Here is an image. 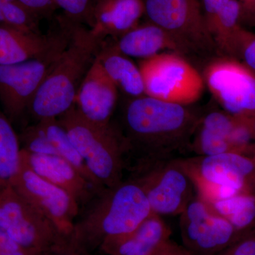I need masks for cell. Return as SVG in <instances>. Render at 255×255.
<instances>
[{
	"mask_svg": "<svg viewBox=\"0 0 255 255\" xmlns=\"http://www.w3.org/2000/svg\"><path fill=\"white\" fill-rule=\"evenodd\" d=\"M233 58L241 60L255 72V34L243 26L238 32Z\"/></svg>",
	"mask_w": 255,
	"mask_h": 255,
	"instance_id": "obj_26",
	"label": "cell"
},
{
	"mask_svg": "<svg viewBox=\"0 0 255 255\" xmlns=\"http://www.w3.org/2000/svg\"><path fill=\"white\" fill-rule=\"evenodd\" d=\"M38 17L51 14L58 6L54 0H18Z\"/></svg>",
	"mask_w": 255,
	"mask_h": 255,
	"instance_id": "obj_30",
	"label": "cell"
},
{
	"mask_svg": "<svg viewBox=\"0 0 255 255\" xmlns=\"http://www.w3.org/2000/svg\"><path fill=\"white\" fill-rule=\"evenodd\" d=\"M139 69L145 95L157 100L189 106L203 95L204 78L182 55L159 53L142 60Z\"/></svg>",
	"mask_w": 255,
	"mask_h": 255,
	"instance_id": "obj_6",
	"label": "cell"
},
{
	"mask_svg": "<svg viewBox=\"0 0 255 255\" xmlns=\"http://www.w3.org/2000/svg\"><path fill=\"white\" fill-rule=\"evenodd\" d=\"M56 59L0 65V101L10 121L16 120L29 108Z\"/></svg>",
	"mask_w": 255,
	"mask_h": 255,
	"instance_id": "obj_14",
	"label": "cell"
},
{
	"mask_svg": "<svg viewBox=\"0 0 255 255\" xmlns=\"http://www.w3.org/2000/svg\"><path fill=\"white\" fill-rule=\"evenodd\" d=\"M255 24V0H251L248 4L242 6L241 23Z\"/></svg>",
	"mask_w": 255,
	"mask_h": 255,
	"instance_id": "obj_34",
	"label": "cell"
},
{
	"mask_svg": "<svg viewBox=\"0 0 255 255\" xmlns=\"http://www.w3.org/2000/svg\"><path fill=\"white\" fill-rule=\"evenodd\" d=\"M9 184L54 223L60 233L69 240L80 206L68 193L38 175L30 167L22 149L17 173Z\"/></svg>",
	"mask_w": 255,
	"mask_h": 255,
	"instance_id": "obj_9",
	"label": "cell"
},
{
	"mask_svg": "<svg viewBox=\"0 0 255 255\" xmlns=\"http://www.w3.org/2000/svg\"><path fill=\"white\" fill-rule=\"evenodd\" d=\"M118 96V87L96 58L80 84L75 102L87 119L101 125L110 124Z\"/></svg>",
	"mask_w": 255,
	"mask_h": 255,
	"instance_id": "obj_15",
	"label": "cell"
},
{
	"mask_svg": "<svg viewBox=\"0 0 255 255\" xmlns=\"http://www.w3.org/2000/svg\"><path fill=\"white\" fill-rule=\"evenodd\" d=\"M0 228L21 246L39 255L68 240L9 183L2 182H0Z\"/></svg>",
	"mask_w": 255,
	"mask_h": 255,
	"instance_id": "obj_7",
	"label": "cell"
},
{
	"mask_svg": "<svg viewBox=\"0 0 255 255\" xmlns=\"http://www.w3.org/2000/svg\"><path fill=\"white\" fill-rule=\"evenodd\" d=\"M215 255H255V228Z\"/></svg>",
	"mask_w": 255,
	"mask_h": 255,
	"instance_id": "obj_28",
	"label": "cell"
},
{
	"mask_svg": "<svg viewBox=\"0 0 255 255\" xmlns=\"http://www.w3.org/2000/svg\"><path fill=\"white\" fill-rule=\"evenodd\" d=\"M18 1V0H0L1 3H9L14 2V1Z\"/></svg>",
	"mask_w": 255,
	"mask_h": 255,
	"instance_id": "obj_37",
	"label": "cell"
},
{
	"mask_svg": "<svg viewBox=\"0 0 255 255\" xmlns=\"http://www.w3.org/2000/svg\"><path fill=\"white\" fill-rule=\"evenodd\" d=\"M4 23V17H3L2 11H1V4L0 2V24Z\"/></svg>",
	"mask_w": 255,
	"mask_h": 255,
	"instance_id": "obj_35",
	"label": "cell"
},
{
	"mask_svg": "<svg viewBox=\"0 0 255 255\" xmlns=\"http://www.w3.org/2000/svg\"><path fill=\"white\" fill-rule=\"evenodd\" d=\"M134 179L145 193L152 214L177 216L196 195L180 158L156 161L134 169Z\"/></svg>",
	"mask_w": 255,
	"mask_h": 255,
	"instance_id": "obj_8",
	"label": "cell"
},
{
	"mask_svg": "<svg viewBox=\"0 0 255 255\" xmlns=\"http://www.w3.org/2000/svg\"><path fill=\"white\" fill-rule=\"evenodd\" d=\"M59 21L63 32L49 35L0 24V65L58 58L68 46L70 34V18L65 15Z\"/></svg>",
	"mask_w": 255,
	"mask_h": 255,
	"instance_id": "obj_13",
	"label": "cell"
},
{
	"mask_svg": "<svg viewBox=\"0 0 255 255\" xmlns=\"http://www.w3.org/2000/svg\"><path fill=\"white\" fill-rule=\"evenodd\" d=\"M201 115L188 106L136 97L125 112L128 136L124 137L126 155L136 154L134 169L145 164L176 158L174 155L190 148Z\"/></svg>",
	"mask_w": 255,
	"mask_h": 255,
	"instance_id": "obj_1",
	"label": "cell"
},
{
	"mask_svg": "<svg viewBox=\"0 0 255 255\" xmlns=\"http://www.w3.org/2000/svg\"><path fill=\"white\" fill-rule=\"evenodd\" d=\"M95 0H54L58 7L73 21L89 25Z\"/></svg>",
	"mask_w": 255,
	"mask_h": 255,
	"instance_id": "obj_27",
	"label": "cell"
},
{
	"mask_svg": "<svg viewBox=\"0 0 255 255\" xmlns=\"http://www.w3.org/2000/svg\"><path fill=\"white\" fill-rule=\"evenodd\" d=\"M114 46L126 56L143 60L155 56L164 50L183 55L180 47L173 38L162 28L151 22L138 25L128 32L119 38Z\"/></svg>",
	"mask_w": 255,
	"mask_h": 255,
	"instance_id": "obj_19",
	"label": "cell"
},
{
	"mask_svg": "<svg viewBox=\"0 0 255 255\" xmlns=\"http://www.w3.org/2000/svg\"><path fill=\"white\" fill-rule=\"evenodd\" d=\"M180 159L192 183L218 184L255 194V154L228 152Z\"/></svg>",
	"mask_w": 255,
	"mask_h": 255,
	"instance_id": "obj_12",
	"label": "cell"
},
{
	"mask_svg": "<svg viewBox=\"0 0 255 255\" xmlns=\"http://www.w3.org/2000/svg\"><path fill=\"white\" fill-rule=\"evenodd\" d=\"M0 255H39L24 248L0 228Z\"/></svg>",
	"mask_w": 255,
	"mask_h": 255,
	"instance_id": "obj_29",
	"label": "cell"
},
{
	"mask_svg": "<svg viewBox=\"0 0 255 255\" xmlns=\"http://www.w3.org/2000/svg\"><path fill=\"white\" fill-rule=\"evenodd\" d=\"M37 124L60 157L66 159L88 182L99 189H104L89 170L80 152L57 118L43 119Z\"/></svg>",
	"mask_w": 255,
	"mask_h": 255,
	"instance_id": "obj_22",
	"label": "cell"
},
{
	"mask_svg": "<svg viewBox=\"0 0 255 255\" xmlns=\"http://www.w3.org/2000/svg\"><path fill=\"white\" fill-rule=\"evenodd\" d=\"M23 150L31 169L43 179L68 193L78 203L80 210L103 189L88 182L60 156L30 154Z\"/></svg>",
	"mask_w": 255,
	"mask_h": 255,
	"instance_id": "obj_16",
	"label": "cell"
},
{
	"mask_svg": "<svg viewBox=\"0 0 255 255\" xmlns=\"http://www.w3.org/2000/svg\"><path fill=\"white\" fill-rule=\"evenodd\" d=\"M44 255H84L72 246L69 240L63 242Z\"/></svg>",
	"mask_w": 255,
	"mask_h": 255,
	"instance_id": "obj_33",
	"label": "cell"
},
{
	"mask_svg": "<svg viewBox=\"0 0 255 255\" xmlns=\"http://www.w3.org/2000/svg\"><path fill=\"white\" fill-rule=\"evenodd\" d=\"M179 216L183 246L191 255L217 254L245 233L196 194Z\"/></svg>",
	"mask_w": 255,
	"mask_h": 255,
	"instance_id": "obj_10",
	"label": "cell"
},
{
	"mask_svg": "<svg viewBox=\"0 0 255 255\" xmlns=\"http://www.w3.org/2000/svg\"><path fill=\"white\" fill-rule=\"evenodd\" d=\"M250 1H251V0H241L240 1H241L242 6H244V5L248 4Z\"/></svg>",
	"mask_w": 255,
	"mask_h": 255,
	"instance_id": "obj_38",
	"label": "cell"
},
{
	"mask_svg": "<svg viewBox=\"0 0 255 255\" xmlns=\"http://www.w3.org/2000/svg\"><path fill=\"white\" fill-rule=\"evenodd\" d=\"M57 119L102 187H114L124 180L126 143L122 134L111 124L89 120L75 105Z\"/></svg>",
	"mask_w": 255,
	"mask_h": 255,
	"instance_id": "obj_4",
	"label": "cell"
},
{
	"mask_svg": "<svg viewBox=\"0 0 255 255\" xmlns=\"http://www.w3.org/2000/svg\"><path fill=\"white\" fill-rule=\"evenodd\" d=\"M69 241L84 255L107 240L133 231L152 214L145 193L134 179L105 188L85 206Z\"/></svg>",
	"mask_w": 255,
	"mask_h": 255,
	"instance_id": "obj_2",
	"label": "cell"
},
{
	"mask_svg": "<svg viewBox=\"0 0 255 255\" xmlns=\"http://www.w3.org/2000/svg\"><path fill=\"white\" fill-rule=\"evenodd\" d=\"M96 58L118 88L134 98L145 95L140 69L114 46L100 48Z\"/></svg>",
	"mask_w": 255,
	"mask_h": 255,
	"instance_id": "obj_20",
	"label": "cell"
},
{
	"mask_svg": "<svg viewBox=\"0 0 255 255\" xmlns=\"http://www.w3.org/2000/svg\"><path fill=\"white\" fill-rule=\"evenodd\" d=\"M206 203L238 232L246 233L255 228V194L238 193Z\"/></svg>",
	"mask_w": 255,
	"mask_h": 255,
	"instance_id": "obj_21",
	"label": "cell"
},
{
	"mask_svg": "<svg viewBox=\"0 0 255 255\" xmlns=\"http://www.w3.org/2000/svg\"><path fill=\"white\" fill-rule=\"evenodd\" d=\"M252 127H253V132L255 135V118L251 119Z\"/></svg>",
	"mask_w": 255,
	"mask_h": 255,
	"instance_id": "obj_36",
	"label": "cell"
},
{
	"mask_svg": "<svg viewBox=\"0 0 255 255\" xmlns=\"http://www.w3.org/2000/svg\"><path fill=\"white\" fill-rule=\"evenodd\" d=\"M145 14L173 38L183 55H219L199 0H144Z\"/></svg>",
	"mask_w": 255,
	"mask_h": 255,
	"instance_id": "obj_5",
	"label": "cell"
},
{
	"mask_svg": "<svg viewBox=\"0 0 255 255\" xmlns=\"http://www.w3.org/2000/svg\"><path fill=\"white\" fill-rule=\"evenodd\" d=\"M11 121L0 110V181L9 183L17 173L21 145Z\"/></svg>",
	"mask_w": 255,
	"mask_h": 255,
	"instance_id": "obj_23",
	"label": "cell"
},
{
	"mask_svg": "<svg viewBox=\"0 0 255 255\" xmlns=\"http://www.w3.org/2000/svg\"><path fill=\"white\" fill-rule=\"evenodd\" d=\"M4 24L22 30L40 33L38 29V17L19 1L1 3Z\"/></svg>",
	"mask_w": 255,
	"mask_h": 255,
	"instance_id": "obj_24",
	"label": "cell"
},
{
	"mask_svg": "<svg viewBox=\"0 0 255 255\" xmlns=\"http://www.w3.org/2000/svg\"><path fill=\"white\" fill-rule=\"evenodd\" d=\"M171 234L162 216L152 214L133 231L104 242L99 251L105 255H154Z\"/></svg>",
	"mask_w": 255,
	"mask_h": 255,
	"instance_id": "obj_17",
	"label": "cell"
},
{
	"mask_svg": "<svg viewBox=\"0 0 255 255\" xmlns=\"http://www.w3.org/2000/svg\"><path fill=\"white\" fill-rule=\"evenodd\" d=\"M18 138L22 144L21 149L28 153L59 156L38 124L25 129Z\"/></svg>",
	"mask_w": 255,
	"mask_h": 255,
	"instance_id": "obj_25",
	"label": "cell"
},
{
	"mask_svg": "<svg viewBox=\"0 0 255 255\" xmlns=\"http://www.w3.org/2000/svg\"><path fill=\"white\" fill-rule=\"evenodd\" d=\"M144 0H95L89 26L102 38H120L138 26Z\"/></svg>",
	"mask_w": 255,
	"mask_h": 255,
	"instance_id": "obj_18",
	"label": "cell"
},
{
	"mask_svg": "<svg viewBox=\"0 0 255 255\" xmlns=\"http://www.w3.org/2000/svg\"><path fill=\"white\" fill-rule=\"evenodd\" d=\"M102 39L91 28L71 19L68 46L53 63L28 108L38 122L58 118L73 107L80 84L100 52Z\"/></svg>",
	"mask_w": 255,
	"mask_h": 255,
	"instance_id": "obj_3",
	"label": "cell"
},
{
	"mask_svg": "<svg viewBox=\"0 0 255 255\" xmlns=\"http://www.w3.org/2000/svg\"><path fill=\"white\" fill-rule=\"evenodd\" d=\"M154 255H191L183 246L169 240Z\"/></svg>",
	"mask_w": 255,
	"mask_h": 255,
	"instance_id": "obj_32",
	"label": "cell"
},
{
	"mask_svg": "<svg viewBox=\"0 0 255 255\" xmlns=\"http://www.w3.org/2000/svg\"><path fill=\"white\" fill-rule=\"evenodd\" d=\"M204 82L227 113L255 118V72L234 58H218L206 67Z\"/></svg>",
	"mask_w": 255,
	"mask_h": 255,
	"instance_id": "obj_11",
	"label": "cell"
},
{
	"mask_svg": "<svg viewBox=\"0 0 255 255\" xmlns=\"http://www.w3.org/2000/svg\"><path fill=\"white\" fill-rule=\"evenodd\" d=\"M206 24L208 28L216 15L231 0H201Z\"/></svg>",
	"mask_w": 255,
	"mask_h": 255,
	"instance_id": "obj_31",
	"label": "cell"
}]
</instances>
